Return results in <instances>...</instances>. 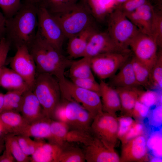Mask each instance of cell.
I'll list each match as a JSON object with an SVG mask.
<instances>
[{"label":"cell","instance_id":"7a4b0ae2","mask_svg":"<svg viewBox=\"0 0 162 162\" xmlns=\"http://www.w3.org/2000/svg\"><path fill=\"white\" fill-rule=\"evenodd\" d=\"M36 66L37 73L52 75L60 80L65 77V70L73 60L47 41L37 29L33 41L28 47Z\"/></svg>","mask_w":162,"mask_h":162},{"label":"cell","instance_id":"44dd1931","mask_svg":"<svg viewBox=\"0 0 162 162\" xmlns=\"http://www.w3.org/2000/svg\"><path fill=\"white\" fill-rule=\"evenodd\" d=\"M120 69L117 74L111 77V85L116 88L136 87L139 86L130 60L128 61Z\"/></svg>","mask_w":162,"mask_h":162},{"label":"cell","instance_id":"bcb514c9","mask_svg":"<svg viewBox=\"0 0 162 162\" xmlns=\"http://www.w3.org/2000/svg\"><path fill=\"white\" fill-rule=\"evenodd\" d=\"M10 47L9 43L4 37L3 38L0 42V75L4 67Z\"/></svg>","mask_w":162,"mask_h":162},{"label":"cell","instance_id":"d6a6232c","mask_svg":"<svg viewBox=\"0 0 162 162\" xmlns=\"http://www.w3.org/2000/svg\"><path fill=\"white\" fill-rule=\"evenodd\" d=\"M50 130L52 136L51 142L61 146L64 143V138L70 130L68 126L65 123L52 119Z\"/></svg>","mask_w":162,"mask_h":162},{"label":"cell","instance_id":"681fc988","mask_svg":"<svg viewBox=\"0 0 162 162\" xmlns=\"http://www.w3.org/2000/svg\"><path fill=\"white\" fill-rule=\"evenodd\" d=\"M16 160L9 148L5 146L3 154L0 155V162H14Z\"/></svg>","mask_w":162,"mask_h":162},{"label":"cell","instance_id":"ac0fdd59","mask_svg":"<svg viewBox=\"0 0 162 162\" xmlns=\"http://www.w3.org/2000/svg\"><path fill=\"white\" fill-rule=\"evenodd\" d=\"M99 85L103 111L116 116L117 112L121 109L120 101L118 93L115 89L102 80H100Z\"/></svg>","mask_w":162,"mask_h":162},{"label":"cell","instance_id":"7402d4cb","mask_svg":"<svg viewBox=\"0 0 162 162\" xmlns=\"http://www.w3.org/2000/svg\"><path fill=\"white\" fill-rule=\"evenodd\" d=\"M0 86L8 91L30 89L23 79L12 69L4 67L0 75Z\"/></svg>","mask_w":162,"mask_h":162},{"label":"cell","instance_id":"f6af8a7d","mask_svg":"<svg viewBox=\"0 0 162 162\" xmlns=\"http://www.w3.org/2000/svg\"><path fill=\"white\" fill-rule=\"evenodd\" d=\"M132 117L122 115L117 117L118 122V138L123 136L135 122Z\"/></svg>","mask_w":162,"mask_h":162},{"label":"cell","instance_id":"cb8c5ba5","mask_svg":"<svg viewBox=\"0 0 162 162\" xmlns=\"http://www.w3.org/2000/svg\"><path fill=\"white\" fill-rule=\"evenodd\" d=\"M115 89L119 96L123 115L132 117V113L137 101L138 89L136 87L117 88Z\"/></svg>","mask_w":162,"mask_h":162},{"label":"cell","instance_id":"277c9868","mask_svg":"<svg viewBox=\"0 0 162 162\" xmlns=\"http://www.w3.org/2000/svg\"><path fill=\"white\" fill-rule=\"evenodd\" d=\"M51 14L59 24L65 38H68L94 25V17L80 0L69 10Z\"/></svg>","mask_w":162,"mask_h":162},{"label":"cell","instance_id":"484cf974","mask_svg":"<svg viewBox=\"0 0 162 162\" xmlns=\"http://www.w3.org/2000/svg\"><path fill=\"white\" fill-rule=\"evenodd\" d=\"M86 160L82 149L65 142L61 146L58 162H84Z\"/></svg>","mask_w":162,"mask_h":162},{"label":"cell","instance_id":"1f68e13d","mask_svg":"<svg viewBox=\"0 0 162 162\" xmlns=\"http://www.w3.org/2000/svg\"><path fill=\"white\" fill-rule=\"evenodd\" d=\"M86 6L93 17L103 21L110 14L102 0H80Z\"/></svg>","mask_w":162,"mask_h":162},{"label":"cell","instance_id":"3957f363","mask_svg":"<svg viewBox=\"0 0 162 162\" xmlns=\"http://www.w3.org/2000/svg\"><path fill=\"white\" fill-rule=\"evenodd\" d=\"M32 90L40 104L46 116L52 119L53 112L62 99L58 79L50 74L37 73Z\"/></svg>","mask_w":162,"mask_h":162},{"label":"cell","instance_id":"8fae6325","mask_svg":"<svg viewBox=\"0 0 162 162\" xmlns=\"http://www.w3.org/2000/svg\"><path fill=\"white\" fill-rule=\"evenodd\" d=\"M129 46L134 57L151 70L158 57V46L150 36L140 32L132 40Z\"/></svg>","mask_w":162,"mask_h":162},{"label":"cell","instance_id":"5bb4252c","mask_svg":"<svg viewBox=\"0 0 162 162\" xmlns=\"http://www.w3.org/2000/svg\"><path fill=\"white\" fill-rule=\"evenodd\" d=\"M147 140L143 134L130 140L122 145L120 162L149 161Z\"/></svg>","mask_w":162,"mask_h":162},{"label":"cell","instance_id":"f1b7e54d","mask_svg":"<svg viewBox=\"0 0 162 162\" xmlns=\"http://www.w3.org/2000/svg\"><path fill=\"white\" fill-rule=\"evenodd\" d=\"M135 10L137 13L141 21L142 26L141 32L151 36V25L155 11L154 7L148 2Z\"/></svg>","mask_w":162,"mask_h":162},{"label":"cell","instance_id":"680465c9","mask_svg":"<svg viewBox=\"0 0 162 162\" xmlns=\"http://www.w3.org/2000/svg\"><path fill=\"white\" fill-rule=\"evenodd\" d=\"M158 4L159 6H161V4L162 0H158Z\"/></svg>","mask_w":162,"mask_h":162},{"label":"cell","instance_id":"d590c367","mask_svg":"<svg viewBox=\"0 0 162 162\" xmlns=\"http://www.w3.org/2000/svg\"><path fill=\"white\" fill-rule=\"evenodd\" d=\"M151 32L152 37L158 46H162V11H154L152 22Z\"/></svg>","mask_w":162,"mask_h":162},{"label":"cell","instance_id":"816d5d0a","mask_svg":"<svg viewBox=\"0 0 162 162\" xmlns=\"http://www.w3.org/2000/svg\"><path fill=\"white\" fill-rule=\"evenodd\" d=\"M4 104V94L0 93V114L2 112Z\"/></svg>","mask_w":162,"mask_h":162},{"label":"cell","instance_id":"d4e9b609","mask_svg":"<svg viewBox=\"0 0 162 162\" xmlns=\"http://www.w3.org/2000/svg\"><path fill=\"white\" fill-rule=\"evenodd\" d=\"M80 60L73 61L69 67L70 78L94 79L91 66V58L84 56Z\"/></svg>","mask_w":162,"mask_h":162},{"label":"cell","instance_id":"11a10c76","mask_svg":"<svg viewBox=\"0 0 162 162\" xmlns=\"http://www.w3.org/2000/svg\"><path fill=\"white\" fill-rule=\"evenodd\" d=\"M118 6H121L127 0H115Z\"/></svg>","mask_w":162,"mask_h":162},{"label":"cell","instance_id":"e0dca14e","mask_svg":"<svg viewBox=\"0 0 162 162\" xmlns=\"http://www.w3.org/2000/svg\"><path fill=\"white\" fill-rule=\"evenodd\" d=\"M96 30L94 25L68 38L67 52L70 58H75L83 56L89 38Z\"/></svg>","mask_w":162,"mask_h":162},{"label":"cell","instance_id":"4316f807","mask_svg":"<svg viewBox=\"0 0 162 162\" xmlns=\"http://www.w3.org/2000/svg\"><path fill=\"white\" fill-rule=\"evenodd\" d=\"M79 0H40L39 7L43 8L51 14L60 13L73 8Z\"/></svg>","mask_w":162,"mask_h":162},{"label":"cell","instance_id":"6da1fadb","mask_svg":"<svg viewBox=\"0 0 162 162\" xmlns=\"http://www.w3.org/2000/svg\"><path fill=\"white\" fill-rule=\"evenodd\" d=\"M38 4L26 1L12 17L6 19L4 38L10 46L22 45L28 47L34 40L38 27Z\"/></svg>","mask_w":162,"mask_h":162},{"label":"cell","instance_id":"8d00e7d4","mask_svg":"<svg viewBox=\"0 0 162 162\" xmlns=\"http://www.w3.org/2000/svg\"><path fill=\"white\" fill-rule=\"evenodd\" d=\"M148 149L154 156L162 158V134L160 131H156L149 136L147 142Z\"/></svg>","mask_w":162,"mask_h":162},{"label":"cell","instance_id":"ffe728a7","mask_svg":"<svg viewBox=\"0 0 162 162\" xmlns=\"http://www.w3.org/2000/svg\"><path fill=\"white\" fill-rule=\"evenodd\" d=\"M52 120L45 117L29 124L19 135L32 137L38 139H46L51 142L52 140L50 130Z\"/></svg>","mask_w":162,"mask_h":162},{"label":"cell","instance_id":"91938a15","mask_svg":"<svg viewBox=\"0 0 162 162\" xmlns=\"http://www.w3.org/2000/svg\"></svg>","mask_w":162,"mask_h":162},{"label":"cell","instance_id":"60d3db41","mask_svg":"<svg viewBox=\"0 0 162 162\" xmlns=\"http://www.w3.org/2000/svg\"><path fill=\"white\" fill-rule=\"evenodd\" d=\"M70 80L77 86L96 92L100 96V85L96 82L95 79L75 78H70Z\"/></svg>","mask_w":162,"mask_h":162},{"label":"cell","instance_id":"b9f144b4","mask_svg":"<svg viewBox=\"0 0 162 162\" xmlns=\"http://www.w3.org/2000/svg\"><path fill=\"white\" fill-rule=\"evenodd\" d=\"M137 100L151 108L157 103L158 97L156 92L152 91H144L138 89Z\"/></svg>","mask_w":162,"mask_h":162},{"label":"cell","instance_id":"7dc6e473","mask_svg":"<svg viewBox=\"0 0 162 162\" xmlns=\"http://www.w3.org/2000/svg\"><path fill=\"white\" fill-rule=\"evenodd\" d=\"M148 2V0H127L119 7L124 12H129L135 10Z\"/></svg>","mask_w":162,"mask_h":162},{"label":"cell","instance_id":"8992f818","mask_svg":"<svg viewBox=\"0 0 162 162\" xmlns=\"http://www.w3.org/2000/svg\"><path fill=\"white\" fill-rule=\"evenodd\" d=\"M107 32L119 46L125 49L132 40L140 32L127 18L119 7L108 16Z\"/></svg>","mask_w":162,"mask_h":162},{"label":"cell","instance_id":"9f6ffc18","mask_svg":"<svg viewBox=\"0 0 162 162\" xmlns=\"http://www.w3.org/2000/svg\"><path fill=\"white\" fill-rule=\"evenodd\" d=\"M40 0H26L25 1L31 3L38 4Z\"/></svg>","mask_w":162,"mask_h":162},{"label":"cell","instance_id":"30bf717a","mask_svg":"<svg viewBox=\"0 0 162 162\" xmlns=\"http://www.w3.org/2000/svg\"><path fill=\"white\" fill-rule=\"evenodd\" d=\"M16 49L15 55L10 60L11 69L23 79L32 90L37 74L35 62L26 46L22 45Z\"/></svg>","mask_w":162,"mask_h":162},{"label":"cell","instance_id":"db71d44e","mask_svg":"<svg viewBox=\"0 0 162 162\" xmlns=\"http://www.w3.org/2000/svg\"><path fill=\"white\" fill-rule=\"evenodd\" d=\"M162 158L153 157L151 159H149L150 162H162Z\"/></svg>","mask_w":162,"mask_h":162},{"label":"cell","instance_id":"e575fe53","mask_svg":"<svg viewBox=\"0 0 162 162\" xmlns=\"http://www.w3.org/2000/svg\"><path fill=\"white\" fill-rule=\"evenodd\" d=\"M151 87L162 88V52L158 54L156 62L151 68L149 77Z\"/></svg>","mask_w":162,"mask_h":162},{"label":"cell","instance_id":"7bdbcfd3","mask_svg":"<svg viewBox=\"0 0 162 162\" xmlns=\"http://www.w3.org/2000/svg\"><path fill=\"white\" fill-rule=\"evenodd\" d=\"M147 118L148 125L155 128H160L162 125V106L156 107L153 110H150Z\"/></svg>","mask_w":162,"mask_h":162},{"label":"cell","instance_id":"7c38bea8","mask_svg":"<svg viewBox=\"0 0 162 162\" xmlns=\"http://www.w3.org/2000/svg\"><path fill=\"white\" fill-rule=\"evenodd\" d=\"M65 106L67 124L70 129L90 134V127L94 118L78 104L62 98Z\"/></svg>","mask_w":162,"mask_h":162},{"label":"cell","instance_id":"9c48e42d","mask_svg":"<svg viewBox=\"0 0 162 162\" xmlns=\"http://www.w3.org/2000/svg\"><path fill=\"white\" fill-rule=\"evenodd\" d=\"M37 15V29L47 41L62 51V46L66 38L58 23L51 14L39 6Z\"/></svg>","mask_w":162,"mask_h":162},{"label":"cell","instance_id":"9a60e30c","mask_svg":"<svg viewBox=\"0 0 162 162\" xmlns=\"http://www.w3.org/2000/svg\"><path fill=\"white\" fill-rule=\"evenodd\" d=\"M83 146L82 149L87 162H120V158L115 150L109 148L94 136L89 143Z\"/></svg>","mask_w":162,"mask_h":162},{"label":"cell","instance_id":"f546056e","mask_svg":"<svg viewBox=\"0 0 162 162\" xmlns=\"http://www.w3.org/2000/svg\"><path fill=\"white\" fill-rule=\"evenodd\" d=\"M136 81L139 86L150 87V69L134 56L130 60Z\"/></svg>","mask_w":162,"mask_h":162},{"label":"cell","instance_id":"f35d334b","mask_svg":"<svg viewBox=\"0 0 162 162\" xmlns=\"http://www.w3.org/2000/svg\"><path fill=\"white\" fill-rule=\"evenodd\" d=\"M22 4L21 0H0V8L6 19L14 16Z\"/></svg>","mask_w":162,"mask_h":162},{"label":"cell","instance_id":"4fadbf2b","mask_svg":"<svg viewBox=\"0 0 162 162\" xmlns=\"http://www.w3.org/2000/svg\"><path fill=\"white\" fill-rule=\"evenodd\" d=\"M130 50H125L118 45L106 32L97 29L91 35L88 41L84 56L93 57L100 54L110 52H128Z\"/></svg>","mask_w":162,"mask_h":162},{"label":"cell","instance_id":"2e32d148","mask_svg":"<svg viewBox=\"0 0 162 162\" xmlns=\"http://www.w3.org/2000/svg\"><path fill=\"white\" fill-rule=\"evenodd\" d=\"M20 113L29 124L46 117L38 98L30 89L23 94Z\"/></svg>","mask_w":162,"mask_h":162},{"label":"cell","instance_id":"f907efd6","mask_svg":"<svg viewBox=\"0 0 162 162\" xmlns=\"http://www.w3.org/2000/svg\"><path fill=\"white\" fill-rule=\"evenodd\" d=\"M6 20V18L3 13L0 12V41L4 37Z\"/></svg>","mask_w":162,"mask_h":162},{"label":"cell","instance_id":"f5cc1de1","mask_svg":"<svg viewBox=\"0 0 162 162\" xmlns=\"http://www.w3.org/2000/svg\"><path fill=\"white\" fill-rule=\"evenodd\" d=\"M5 148V142L4 138V136L0 137V155L2 152Z\"/></svg>","mask_w":162,"mask_h":162},{"label":"cell","instance_id":"74e56055","mask_svg":"<svg viewBox=\"0 0 162 162\" xmlns=\"http://www.w3.org/2000/svg\"><path fill=\"white\" fill-rule=\"evenodd\" d=\"M93 136L89 133L77 130L70 129L64 139V142H80L86 145L92 140Z\"/></svg>","mask_w":162,"mask_h":162},{"label":"cell","instance_id":"ba28073f","mask_svg":"<svg viewBox=\"0 0 162 162\" xmlns=\"http://www.w3.org/2000/svg\"><path fill=\"white\" fill-rule=\"evenodd\" d=\"M131 52H107L92 57V70L100 80L110 78L128 61Z\"/></svg>","mask_w":162,"mask_h":162},{"label":"cell","instance_id":"ee69618b","mask_svg":"<svg viewBox=\"0 0 162 162\" xmlns=\"http://www.w3.org/2000/svg\"><path fill=\"white\" fill-rule=\"evenodd\" d=\"M150 110V108L137 100L133 110L132 117L139 121L144 119L146 118Z\"/></svg>","mask_w":162,"mask_h":162},{"label":"cell","instance_id":"83f0119b","mask_svg":"<svg viewBox=\"0 0 162 162\" xmlns=\"http://www.w3.org/2000/svg\"><path fill=\"white\" fill-rule=\"evenodd\" d=\"M26 91H8L4 94V104L2 112L10 111L20 113L23 95Z\"/></svg>","mask_w":162,"mask_h":162},{"label":"cell","instance_id":"5b68a950","mask_svg":"<svg viewBox=\"0 0 162 162\" xmlns=\"http://www.w3.org/2000/svg\"><path fill=\"white\" fill-rule=\"evenodd\" d=\"M58 80L62 98L80 104L94 118L103 111L101 98L98 93L78 87L65 77Z\"/></svg>","mask_w":162,"mask_h":162},{"label":"cell","instance_id":"4dcf8cb0","mask_svg":"<svg viewBox=\"0 0 162 162\" xmlns=\"http://www.w3.org/2000/svg\"><path fill=\"white\" fill-rule=\"evenodd\" d=\"M5 146L8 147L17 162H30L31 157L23 152L16 139V135L6 134L4 135Z\"/></svg>","mask_w":162,"mask_h":162},{"label":"cell","instance_id":"6f0895ef","mask_svg":"<svg viewBox=\"0 0 162 162\" xmlns=\"http://www.w3.org/2000/svg\"><path fill=\"white\" fill-rule=\"evenodd\" d=\"M4 135L3 126L0 122V137L3 136Z\"/></svg>","mask_w":162,"mask_h":162},{"label":"cell","instance_id":"603a6c76","mask_svg":"<svg viewBox=\"0 0 162 162\" xmlns=\"http://www.w3.org/2000/svg\"><path fill=\"white\" fill-rule=\"evenodd\" d=\"M61 147L55 144L44 141L31 157L32 162H58Z\"/></svg>","mask_w":162,"mask_h":162},{"label":"cell","instance_id":"836d02e7","mask_svg":"<svg viewBox=\"0 0 162 162\" xmlns=\"http://www.w3.org/2000/svg\"><path fill=\"white\" fill-rule=\"evenodd\" d=\"M16 136L22 150L28 156L33 154L44 142L43 139L33 140L30 137L25 135H18Z\"/></svg>","mask_w":162,"mask_h":162},{"label":"cell","instance_id":"c3c4849f","mask_svg":"<svg viewBox=\"0 0 162 162\" xmlns=\"http://www.w3.org/2000/svg\"><path fill=\"white\" fill-rule=\"evenodd\" d=\"M52 119H54V120L67 124L64 104L62 99L60 103L56 107L53 112L52 118Z\"/></svg>","mask_w":162,"mask_h":162},{"label":"cell","instance_id":"ab89813d","mask_svg":"<svg viewBox=\"0 0 162 162\" xmlns=\"http://www.w3.org/2000/svg\"><path fill=\"white\" fill-rule=\"evenodd\" d=\"M144 130V126L142 123L135 120L127 131L119 139L122 145L132 139L143 134Z\"/></svg>","mask_w":162,"mask_h":162},{"label":"cell","instance_id":"d6986e66","mask_svg":"<svg viewBox=\"0 0 162 162\" xmlns=\"http://www.w3.org/2000/svg\"><path fill=\"white\" fill-rule=\"evenodd\" d=\"M0 122L4 135H19L29 124L20 113L10 111L2 112L0 114Z\"/></svg>","mask_w":162,"mask_h":162},{"label":"cell","instance_id":"52a82bcc","mask_svg":"<svg viewBox=\"0 0 162 162\" xmlns=\"http://www.w3.org/2000/svg\"><path fill=\"white\" fill-rule=\"evenodd\" d=\"M118 126L116 116L103 111L94 118L91 126L90 133L109 148L115 150L118 139Z\"/></svg>","mask_w":162,"mask_h":162}]
</instances>
